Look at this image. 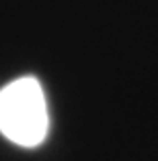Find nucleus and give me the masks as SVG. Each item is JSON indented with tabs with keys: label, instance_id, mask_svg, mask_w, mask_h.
Segmentation results:
<instances>
[{
	"label": "nucleus",
	"instance_id": "obj_1",
	"mask_svg": "<svg viewBox=\"0 0 158 161\" xmlns=\"http://www.w3.org/2000/svg\"><path fill=\"white\" fill-rule=\"evenodd\" d=\"M49 116L41 83L21 76L0 89V132L19 147H37L45 141Z\"/></svg>",
	"mask_w": 158,
	"mask_h": 161
}]
</instances>
